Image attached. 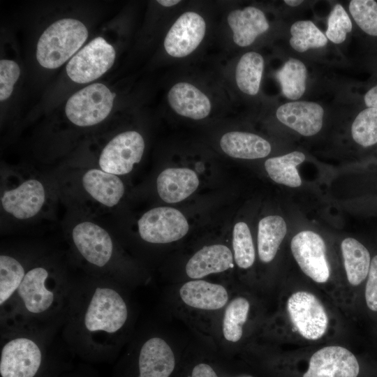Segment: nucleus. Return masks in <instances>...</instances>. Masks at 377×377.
<instances>
[{
	"instance_id": "6ab92c4d",
	"label": "nucleus",
	"mask_w": 377,
	"mask_h": 377,
	"mask_svg": "<svg viewBox=\"0 0 377 377\" xmlns=\"http://www.w3.org/2000/svg\"><path fill=\"white\" fill-rule=\"evenodd\" d=\"M199 179L196 173L188 168H167L157 177V191L168 203L184 200L198 188Z\"/></svg>"
},
{
	"instance_id": "6e6552de",
	"label": "nucleus",
	"mask_w": 377,
	"mask_h": 377,
	"mask_svg": "<svg viewBox=\"0 0 377 377\" xmlns=\"http://www.w3.org/2000/svg\"><path fill=\"white\" fill-rule=\"evenodd\" d=\"M140 237L151 244H166L180 239L188 231V223L179 210L158 207L145 212L138 221Z\"/></svg>"
},
{
	"instance_id": "e433bc0d",
	"label": "nucleus",
	"mask_w": 377,
	"mask_h": 377,
	"mask_svg": "<svg viewBox=\"0 0 377 377\" xmlns=\"http://www.w3.org/2000/svg\"><path fill=\"white\" fill-rule=\"evenodd\" d=\"M365 299L369 309L377 311V255L373 258L370 263Z\"/></svg>"
},
{
	"instance_id": "0eeeda50",
	"label": "nucleus",
	"mask_w": 377,
	"mask_h": 377,
	"mask_svg": "<svg viewBox=\"0 0 377 377\" xmlns=\"http://www.w3.org/2000/svg\"><path fill=\"white\" fill-rule=\"evenodd\" d=\"M115 55L114 47L97 37L71 59L66 67L67 75L77 83L94 81L112 67Z\"/></svg>"
},
{
	"instance_id": "f8f14e48",
	"label": "nucleus",
	"mask_w": 377,
	"mask_h": 377,
	"mask_svg": "<svg viewBox=\"0 0 377 377\" xmlns=\"http://www.w3.org/2000/svg\"><path fill=\"white\" fill-rule=\"evenodd\" d=\"M293 255L302 272L317 283L326 282L330 275L325 244L317 233L304 230L291 241Z\"/></svg>"
},
{
	"instance_id": "412c9836",
	"label": "nucleus",
	"mask_w": 377,
	"mask_h": 377,
	"mask_svg": "<svg viewBox=\"0 0 377 377\" xmlns=\"http://www.w3.org/2000/svg\"><path fill=\"white\" fill-rule=\"evenodd\" d=\"M232 252L226 246H206L189 259L186 265V272L190 278L200 279L232 267Z\"/></svg>"
},
{
	"instance_id": "f257e3e1",
	"label": "nucleus",
	"mask_w": 377,
	"mask_h": 377,
	"mask_svg": "<svg viewBox=\"0 0 377 377\" xmlns=\"http://www.w3.org/2000/svg\"><path fill=\"white\" fill-rule=\"evenodd\" d=\"M115 284L89 274L73 279L61 327L66 347L93 355L110 353L117 346L129 311Z\"/></svg>"
},
{
	"instance_id": "f704fd0d",
	"label": "nucleus",
	"mask_w": 377,
	"mask_h": 377,
	"mask_svg": "<svg viewBox=\"0 0 377 377\" xmlns=\"http://www.w3.org/2000/svg\"><path fill=\"white\" fill-rule=\"evenodd\" d=\"M352 27L351 20L343 6L336 4L328 17L326 36L334 43H341Z\"/></svg>"
},
{
	"instance_id": "c9c22d12",
	"label": "nucleus",
	"mask_w": 377,
	"mask_h": 377,
	"mask_svg": "<svg viewBox=\"0 0 377 377\" xmlns=\"http://www.w3.org/2000/svg\"><path fill=\"white\" fill-rule=\"evenodd\" d=\"M20 69L18 64L12 60L0 61V100L8 99L13 90L14 84L20 77Z\"/></svg>"
},
{
	"instance_id": "2eb2a0df",
	"label": "nucleus",
	"mask_w": 377,
	"mask_h": 377,
	"mask_svg": "<svg viewBox=\"0 0 377 377\" xmlns=\"http://www.w3.org/2000/svg\"><path fill=\"white\" fill-rule=\"evenodd\" d=\"M80 184L84 193L91 200L106 208L116 206L125 192L124 183L119 176L100 168L85 170Z\"/></svg>"
},
{
	"instance_id": "a878e982",
	"label": "nucleus",
	"mask_w": 377,
	"mask_h": 377,
	"mask_svg": "<svg viewBox=\"0 0 377 377\" xmlns=\"http://www.w3.org/2000/svg\"><path fill=\"white\" fill-rule=\"evenodd\" d=\"M341 247L348 280L351 285L357 286L369 273L370 254L363 244L351 237L343 239Z\"/></svg>"
},
{
	"instance_id": "aec40b11",
	"label": "nucleus",
	"mask_w": 377,
	"mask_h": 377,
	"mask_svg": "<svg viewBox=\"0 0 377 377\" xmlns=\"http://www.w3.org/2000/svg\"><path fill=\"white\" fill-rule=\"evenodd\" d=\"M227 21L232 31L234 42L240 47L250 45L269 27L264 13L253 6L231 11Z\"/></svg>"
},
{
	"instance_id": "1a4fd4ad",
	"label": "nucleus",
	"mask_w": 377,
	"mask_h": 377,
	"mask_svg": "<svg viewBox=\"0 0 377 377\" xmlns=\"http://www.w3.org/2000/svg\"><path fill=\"white\" fill-rule=\"evenodd\" d=\"M145 150V141L137 131H129L114 137L102 149L98 158L101 170L117 176L129 173L138 163Z\"/></svg>"
},
{
	"instance_id": "a19ab883",
	"label": "nucleus",
	"mask_w": 377,
	"mask_h": 377,
	"mask_svg": "<svg viewBox=\"0 0 377 377\" xmlns=\"http://www.w3.org/2000/svg\"><path fill=\"white\" fill-rule=\"evenodd\" d=\"M303 2V1L301 0H285L284 3H286L287 5L290 6H297L300 4H301Z\"/></svg>"
},
{
	"instance_id": "b1692460",
	"label": "nucleus",
	"mask_w": 377,
	"mask_h": 377,
	"mask_svg": "<svg viewBox=\"0 0 377 377\" xmlns=\"http://www.w3.org/2000/svg\"><path fill=\"white\" fill-rule=\"evenodd\" d=\"M220 146L228 156L242 159H256L267 156L271 145L265 139L253 133L231 131L221 138Z\"/></svg>"
},
{
	"instance_id": "9b49d317",
	"label": "nucleus",
	"mask_w": 377,
	"mask_h": 377,
	"mask_svg": "<svg viewBox=\"0 0 377 377\" xmlns=\"http://www.w3.org/2000/svg\"><path fill=\"white\" fill-rule=\"evenodd\" d=\"M47 193L43 183L31 177L1 195V206L7 214L17 220H28L39 214L46 202Z\"/></svg>"
},
{
	"instance_id": "72a5a7b5",
	"label": "nucleus",
	"mask_w": 377,
	"mask_h": 377,
	"mask_svg": "<svg viewBox=\"0 0 377 377\" xmlns=\"http://www.w3.org/2000/svg\"><path fill=\"white\" fill-rule=\"evenodd\" d=\"M349 11L355 22L366 34L377 36V3L374 0H352Z\"/></svg>"
},
{
	"instance_id": "5701e85b",
	"label": "nucleus",
	"mask_w": 377,
	"mask_h": 377,
	"mask_svg": "<svg viewBox=\"0 0 377 377\" xmlns=\"http://www.w3.org/2000/svg\"><path fill=\"white\" fill-rule=\"evenodd\" d=\"M29 262L3 252L0 255V316L10 306Z\"/></svg>"
},
{
	"instance_id": "4468645a",
	"label": "nucleus",
	"mask_w": 377,
	"mask_h": 377,
	"mask_svg": "<svg viewBox=\"0 0 377 377\" xmlns=\"http://www.w3.org/2000/svg\"><path fill=\"white\" fill-rule=\"evenodd\" d=\"M360 367L348 349L330 346L317 350L310 358L303 377H357Z\"/></svg>"
},
{
	"instance_id": "ddd939ff",
	"label": "nucleus",
	"mask_w": 377,
	"mask_h": 377,
	"mask_svg": "<svg viewBox=\"0 0 377 377\" xmlns=\"http://www.w3.org/2000/svg\"><path fill=\"white\" fill-rule=\"evenodd\" d=\"M205 30V22L200 15L191 11L182 14L165 36V51L174 57L190 54L202 42Z\"/></svg>"
},
{
	"instance_id": "393cba45",
	"label": "nucleus",
	"mask_w": 377,
	"mask_h": 377,
	"mask_svg": "<svg viewBox=\"0 0 377 377\" xmlns=\"http://www.w3.org/2000/svg\"><path fill=\"white\" fill-rule=\"evenodd\" d=\"M286 231V223L280 216H268L259 221L258 250L261 261L269 263L274 258Z\"/></svg>"
},
{
	"instance_id": "9d476101",
	"label": "nucleus",
	"mask_w": 377,
	"mask_h": 377,
	"mask_svg": "<svg viewBox=\"0 0 377 377\" xmlns=\"http://www.w3.org/2000/svg\"><path fill=\"white\" fill-rule=\"evenodd\" d=\"M287 309L295 327L305 339L317 340L326 332L328 317L314 295L306 291L293 293L288 298Z\"/></svg>"
},
{
	"instance_id": "c85d7f7f",
	"label": "nucleus",
	"mask_w": 377,
	"mask_h": 377,
	"mask_svg": "<svg viewBox=\"0 0 377 377\" xmlns=\"http://www.w3.org/2000/svg\"><path fill=\"white\" fill-rule=\"evenodd\" d=\"M283 94L291 100L302 96L306 89V68L297 59H288L276 73Z\"/></svg>"
},
{
	"instance_id": "7c9ffc66",
	"label": "nucleus",
	"mask_w": 377,
	"mask_h": 377,
	"mask_svg": "<svg viewBox=\"0 0 377 377\" xmlns=\"http://www.w3.org/2000/svg\"><path fill=\"white\" fill-rule=\"evenodd\" d=\"M249 306V301L242 297L235 298L228 305L223 320V333L226 340L237 342L241 339Z\"/></svg>"
},
{
	"instance_id": "cd10ccee",
	"label": "nucleus",
	"mask_w": 377,
	"mask_h": 377,
	"mask_svg": "<svg viewBox=\"0 0 377 377\" xmlns=\"http://www.w3.org/2000/svg\"><path fill=\"white\" fill-rule=\"evenodd\" d=\"M264 68L263 57L256 52L245 53L240 58L235 71L238 88L244 93L254 96L258 94Z\"/></svg>"
},
{
	"instance_id": "bb28decb",
	"label": "nucleus",
	"mask_w": 377,
	"mask_h": 377,
	"mask_svg": "<svg viewBox=\"0 0 377 377\" xmlns=\"http://www.w3.org/2000/svg\"><path fill=\"white\" fill-rule=\"evenodd\" d=\"M304 160L303 153L293 151L267 159L265 163V168L275 182L290 187H298L302 184V180L296 167Z\"/></svg>"
},
{
	"instance_id": "c756f323",
	"label": "nucleus",
	"mask_w": 377,
	"mask_h": 377,
	"mask_svg": "<svg viewBox=\"0 0 377 377\" xmlns=\"http://www.w3.org/2000/svg\"><path fill=\"white\" fill-rule=\"evenodd\" d=\"M292 35L290 44L297 52H304L309 49L324 47L327 37L310 20H301L295 22L290 27Z\"/></svg>"
},
{
	"instance_id": "58836bf2",
	"label": "nucleus",
	"mask_w": 377,
	"mask_h": 377,
	"mask_svg": "<svg viewBox=\"0 0 377 377\" xmlns=\"http://www.w3.org/2000/svg\"><path fill=\"white\" fill-rule=\"evenodd\" d=\"M364 101L367 108L377 109V84L366 93Z\"/></svg>"
},
{
	"instance_id": "dca6fc26",
	"label": "nucleus",
	"mask_w": 377,
	"mask_h": 377,
	"mask_svg": "<svg viewBox=\"0 0 377 377\" xmlns=\"http://www.w3.org/2000/svg\"><path fill=\"white\" fill-rule=\"evenodd\" d=\"M276 114L282 124L302 135L311 136L322 128L324 110L314 102L295 101L279 107Z\"/></svg>"
},
{
	"instance_id": "473e14b6",
	"label": "nucleus",
	"mask_w": 377,
	"mask_h": 377,
	"mask_svg": "<svg viewBox=\"0 0 377 377\" xmlns=\"http://www.w3.org/2000/svg\"><path fill=\"white\" fill-rule=\"evenodd\" d=\"M353 140L363 147L377 143V109L367 108L355 117L351 127Z\"/></svg>"
},
{
	"instance_id": "4c0bfd02",
	"label": "nucleus",
	"mask_w": 377,
	"mask_h": 377,
	"mask_svg": "<svg viewBox=\"0 0 377 377\" xmlns=\"http://www.w3.org/2000/svg\"><path fill=\"white\" fill-rule=\"evenodd\" d=\"M191 377H218V376L209 365L200 363L193 369Z\"/></svg>"
},
{
	"instance_id": "ea45409f",
	"label": "nucleus",
	"mask_w": 377,
	"mask_h": 377,
	"mask_svg": "<svg viewBox=\"0 0 377 377\" xmlns=\"http://www.w3.org/2000/svg\"><path fill=\"white\" fill-rule=\"evenodd\" d=\"M158 3L165 7H171L180 2L179 0H158Z\"/></svg>"
},
{
	"instance_id": "7ed1b4c3",
	"label": "nucleus",
	"mask_w": 377,
	"mask_h": 377,
	"mask_svg": "<svg viewBox=\"0 0 377 377\" xmlns=\"http://www.w3.org/2000/svg\"><path fill=\"white\" fill-rule=\"evenodd\" d=\"M61 340L60 327H1V376L35 377L46 349Z\"/></svg>"
},
{
	"instance_id": "f3484780",
	"label": "nucleus",
	"mask_w": 377,
	"mask_h": 377,
	"mask_svg": "<svg viewBox=\"0 0 377 377\" xmlns=\"http://www.w3.org/2000/svg\"><path fill=\"white\" fill-rule=\"evenodd\" d=\"M175 366L174 353L163 339L151 337L141 346L138 356V377H169Z\"/></svg>"
},
{
	"instance_id": "f03ea898",
	"label": "nucleus",
	"mask_w": 377,
	"mask_h": 377,
	"mask_svg": "<svg viewBox=\"0 0 377 377\" xmlns=\"http://www.w3.org/2000/svg\"><path fill=\"white\" fill-rule=\"evenodd\" d=\"M73 279L52 258L30 261L1 327H61Z\"/></svg>"
},
{
	"instance_id": "20e7f679",
	"label": "nucleus",
	"mask_w": 377,
	"mask_h": 377,
	"mask_svg": "<svg viewBox=\"0 0 377 377\" xmlns=\"http://www.w3.org/2000/svg\"><path fill=\"white\" fill-rule=\"evenodd\" d=\"M71 240L78 259L90 271L89 275L113 281L111 268L116 248L105 228L89 221H80L72 228Z\"/></svg>"
},
{
	"instance_id": "a211bd4d",
	"label": "nucleus",
	"mask_w": 377,
	"mask_h": 377,
	"mask_svg": "<svg viewBox=\"0 0 377 377\" xmlns=\"http://www.w3.org/2000/svg\"><path fill=\"white\" fill-rule=\"evenodd\" d=\"M168 101L176 113L192 119H205L211 112L209 98L188 82H178L172 86L168 91Z\"/></svg>"
},
{
	"instance_id": "423d86ee",
	"label": "nucleus",
	"mask_w": 377,
	"mask_h": 377,
	"mask_svg": "<svg viewBox=\"0 0 377 377\" xmlns=\"http://www.w3.org/2000/svg\"><path fill=\"white\" fill-rule=\"evenodd\" d=\"M115 94L101 83L90 84L71 96L66 105L68 119L77 126H94L110 113Z\"/></svg>"
},
{
	"instance_id": "4be33fe9",
	"label": "nucleus",
	"mask_w": 377,
	"mask_h": 377,
	"mask_svg": "<svg viewBox=\"0 0 377 377\" xmlns=\"http://www.w3.org/2000/svg\"><path fill=\"white\" fill-rule=\"evenodd\" d=\"M179 295L187 305L204 310L221 309L228 300L227 290L223 286L203 280L186 282L181 287Z\"/></svg>"
},
{
	"instance_id": "2f4dec72",
	"label": "nucleus",
	"mask_w": 377,
	"mask_h": 377,
	"mask_svg": "<svg viewBox=\"0 0 377 377\" xmlns=\"http://www.w3.org/2000/svg\"><path fill=\"white\" fill-rule=\"evenodd\" d=\"M232 246L236 264L243 269L252 266L255 249L251 232L244 222L237 223L234 227Z\"/></svg>"
},
{
	"instance_id": "39448f33",
	"label": "nucleus",
	"mask_w": 377,
	"mask_h": 377,
	"mask_svg": "<svg viewBox=\"0 0 377 377\" xmlns=\"http://www.w3.org/2000/svg\"><path fill=\"white\" fill-rule=\"evenodd\" d=\"M87 36V29L80 21L57 20L40 36L36 47L37 61L45 68H57L81 47Z\"/></svg>"
}]
</instances>
